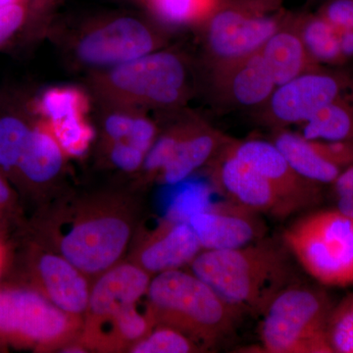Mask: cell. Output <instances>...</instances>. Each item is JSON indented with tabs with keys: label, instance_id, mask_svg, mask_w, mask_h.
<instances>
[{
	"label": "cell",
	"instance_id": "obj_1",
	"mask_svg": "<svg viewBox=\"0 0 353 353\" xmlns=\"http://www.w3.org/2000/svg\"><path fill=\"white\" fill-rule=\"evenodd\" d=\"M190 267L240 312L263 314L279 292L294 284L287 253L263 239L231 250H202Z\"/></svg>",
	"mask_w": 353,
	"mask_h": 353
},
{
	"label": "cell",
	"instance_id": "obj_2",
	"mask_svg": "<svg viewBox=\"0 0 353 353\" xmlns=\"http://www.w3.org/2000/svg\"><path fill=\"white\" fill-rule=\"evenodd\" d=\"M148 308L155 326L182 332L204 350L231 333L241 312L192 272H162L152 279Z\"/></svg>",
	"mask_w": 353,
	"mask_h": 353
},
{
	"label": "cell",
	"instance_id": "obj_3",
	"mask_svg": "<svg viewBox=\"0 0 353 353\" xmlns=\"http://www.w3.org/2000/svg\"><path fill=\"white\" fill-rule=\"evenodd\" d=\"M119 199H97L75 211L57 236L59 254L88 277L117 264L132 234V214Z\"/></svg>",
	"mask_w": 353,
	"mask_h": 353
},
{
	"label": "cell",
	"instance_id": "obj_4",
	"mask_svg": "<svg viewBox=\"0 0 353 353\" xmlns=\"http://www.w3.org/2000/svg\"><path fill=\"white\" fill-rule=\"evenodd\" d=\"M331 303L320 290L294 284L274 297L263 312L260 340L270 353H331Z\"/></svg>",
	"mask_w": 353,
	"mask_h": 353
},
{
	"label": "cell",
	"instance_id": "obj_5",
	"mask_svg": "<svg viewBox=\"0 0 353 353\" xmlns=\"http://www.w3.org/2000/svg\"><path fill=\"white\" fill-rule=\"evenodd\" d=\"M97 83L111 101L141 108H179L190 94L189 65L171 50L153 51L112 67Z\"/></svg>",
	"mask_w": 353,
	"mask_h": 353
},
{
	"label": "cell",
	"instance_id": "obj_6",
	"mask_svg": "<svg viewBox=\"0 0 353 353\" xmlns=\"http://www.w3.org/2000/svg\"><path fill=\"white\" fill-rule=\"evenodd\" d=\"M285 245L322 285H353V218L339 211L311 213L288 228Z\"/></svg>",
	"mask_w": 353,
	"mask_h": 353
},
{
	"label": "cell",
	"instance_id": "obj_7",
	"mask_svg": "<svg viewBox=\"0 0 353 353\" xmlns=\"http://www.w3.org/2000/svg\"><path fill=\"white\" fill-rule=\"evenodd\" d=\"M284 0H222L203 26L208 64L252 54L289 19Z\"/></svg>",
	"mask_w": 353,
	"mask_h": 353
},
{
	"label": "cell",
	"instance_id": "obj_8",
	"mask_svg": "<svg viewBox=\"0 0 353 353\" xmlns=\"http://www.w3.org/2000/svg\"><path fill=\"white\" fill-rule=\"evenodd\" d=\"M83 320L69 314L36 289H0V341L57 350L82 332Z\"/></svg>",
	"mask_w": 353,
	"mask_h": 353
},
{
	"label": "cell",
	"instance_id": "obj_9",
	"mask_svg": "<svg viewBox=\"0 0 353 353\" xmlns=\"http://www.w3.org/2000/svg\"><path fill=\"white\" fill-rule=\"evenodd\" d=\"M353 83L345 70H313L278 85L268 101L256 109L260 124L272 130L308 122L333 103Z\"/></svg>",
	"mask_w": 353,
	"mask_h": 353
},
{
	"label": "cell",
	"instance_id": "obj_10",
	"mask_svg": "<svg viewBox=\"0 0 353 353\" xmlns=\"http://www.w3.org/2000/svg\"><path fill=\"white\" fill-rule=\"evenodd\" d=\"M163 39L141 20L119 17L83 32L74 46L79 62L92 67H115L159 50Z\"/></svg>",
	"mask_w": 353,
	"mask_h": 353
},
{
	"label": "cell",
	"instance_id": "obj_11",
	"mask_svg": "<svg viewBox=\"0 0 353 353\" xmlns=\"http://www.w3.org/2000/svg\"><path fill=\"white\" fill-rule=\"evenodd\" d=\"M208 67L211 94L221 108L256 110L277 87L259 50Z\"/></svg>",
	"mask_w": 353,
	"mask_h": 353
},
{
	"label": "cell",
	"instance_id": "obj_12",
	"mask_svg": "<svg viewBox=\"0 0 353 353\" xmlns=\"http://www.w3.org/2000/svg\"><path fill=\"white\" fill-rule=\"evenodd\" d=\"M226 145L214 158L212 179L230 201L259 214L276 218H285L299 211L281 196L265 176L232 154Z\"/></svg>",
	"mask_w": 353,
	"mask_h": 353
},
{
	"label": "cell",
	"instance_id": "obj_13",
	"mask_svg": "<svg viewBox=\"0 0 353 353\" xmlns=\"http://www.w3.org/2000/svg\"><path fill=\"white\" fill-rule=\"evenodd\" d=\"M226 148L265 176L279 194L299 210L321 201L322 185L299 175L271 141L231 139Z\"/></svg>",
	"mask_w": 353,
	"mask_h": 353
},
{
	"label": "cell",
	"instance_id": "obj_14",
	"mask_svg": "<svg viewBox=\"0 0 353 353\" xmlns=\"http://www.w3.org/2000/svg\"><path fill=\"white\" fill-rule=\"evenodd\" d=\"M259 213L234 203H219L199 209L188 217L202 250H231L264 238Z\"/></svg>",
	"mask_w": 353,
	"mask_h": 353
},
{
	"label": "cell",
	"instance_id": "obj_15",
	"mask_svg": "<svg viewBox=\"0 0 353 353\" xmlns=\"http://www.w3.org/2000/svg\"><path fill=\"white\" fill-rule=\"evenodd\" d=\"M152 275L138 264H116L103 272L90 287L82 331L92 330L112 319L116 313L146 296Z\"/></svg>",
	"mask_w": 353,
	"mask_h": 353
},
{
	"label": "cell",
	"instance_id": "obj_16",
	"mask_svg": "<svg viewBox=\"0 0 353 353\" xmlns=\"http://www.w3.org/2000/svg\"><path fill=\"white\" fill-rule=\"evenodd\" d=\"M32 277L39 292L58 308L82 318L87 311L88 277L59 253L39 252L32 260Z\"/></svg>",
	"mask_w": 353,
	"mask_h": 353
},
{
	"label": "cell",
	"instance_id": "obj_17",
	"mask_svg": "<svg viewBox=\"0 0 353 353\" xmlns=\"http://www.w3.org/2000/svg\"><path fill=\"white\" fill-rule=\"evenodd\" d=\"M202 252L201 243L187 221H165L137 248L134 263L150 275L190 265Z\"/></svg>",
	"mask_w": 353,
	"mask_h": 353
},
{
	"label": "cell",
	"instance_id": "obj_18",
	"mask_svg": "<svg viewBox=\"0 0 353 353\" xmlns=\"http://www.w3.org/2000/svg\"><path fill=\"white\" fill-rule=\"evenodd\" d=\"M231 139L214 129L205 121L188 119L187 127L170 161L160 173L162 182L176 185L194 171L212 161Z\"/></svg>",
	"mask_w": 353,
	"mask_h": 353
},
{
	"label": "cell",
	"instance_id": "obj_19",
	"mask_svg": "<svg viewBox=\"0 0 353 353\" xmlns=\"http://www.w3.org/2000/svg\"><path fill=\"white\" fill-rule=\"evenodd\" d=\"M290 17L292 12L284 27L275 32L259 50L277 87L304 73L324 67L316 63L308 54L290 24Z\"/></svg>",
	"mask_w": 353,
	"mask_h": 353
},
{
	"label": "cell",
	"instance_id": "obj_20",
	"mask_svg": "<svg viewBox=\"0 0 353 353\" xmlns=\"http://www.w3.org/2000/svg\"><path fill=\"white\" fill-rule=\"evenodd\" d=\"M272 132V143L290 166L304 178L320 185H332L343 172L320 154L311 139L304 138L299 132L289 131L287 128Z\"/></svg>",
	"mask_w": 353,
	"mask_h": 353
},
{
	"label": "cell",
	"instance_id": "obj_21",
	"mask_svg": "<svg viewBox=\"0 0 353 353\" xmlns=\"http://www.w3.org/2000/svg\"><path fill=\"white\" fill-rule=\"evenodd\" d=\"M64 154L50 128L38 125L32 128L16 171L32 185H46L61 173Z\"/></svg>",
	"mask_w": 353,
	"mask_h": 353
},
{
	"label": "cell",
	"instance_id": "obj_22",
	"mask_svg": "<svg viewBox=\"0 0 353 353\" xmlns=\"http://www.w3.org/2000/svg\"><path fill=\"white\" fill-rule=\"evenodd\" d=\"M290 24L316 63L321 66H341L345 63L341 57L338 30L319 14L292 12Z\"/></svg>",
	"mask_w": 353,
	"mask_h": 353
},
{
	"label": "cell",
	"instance_id": "obj_23",
	"mask_svg": "<svg viewBox=\"0 0 353 353\" xmlns=\"http://www.w3.org/2000/svg\"><path fill=\"white\" fill-rule=\"evenodd\" d=\"M301 127L299 134L305 139L353 143V83Z\"/></svg>",
	"mask_w": 353,
	"mask_h": 353
},
{
	"label": "cell",
	"instance_id": "obj_24",
	"mask_svg": "<svg viewBox=\"0 0 353 353\" xmlns=\"http://www.w3.org/2000/svg\"><path fill=\"white\" fill-rule=\"evenodd\" d=\"M88 102L83 90L74 87L48 88L39 95L36 110L48 126L85 117Z\"/></svg>",
	"mask_w": 353,
	"mask_h": 353
},
{
	"label": "cell",
	"instance_id": "obj_25",
	"mask_svg": "<svg viewBox=\"0 0 353 353\" xmlns=\"http://www.w3.org/2000/svg\"><path fill=\"white\" fill-rule=\"evenodd\" d=\"M32 127L15 113L0 116V170L16 171Z\"/></svg>",
	"mask_w": 353,
	"mask_h": 353
},
{
	"label": "cell",
	"instance_id": "obj_26",
	"mask_svg": "<svg viewBox=\"0 0 353 353\" xmlns=\"http://www.w3.org/2000/svg\"><path fill=\"white\" fill-rule=\"evenodd\" d=\"M222 0H148L152 10L165 24H203Z\"/></svg>",
	"mask_w": 353,
	"mask_h": 353
},
{
	"label": "cell",
	"instance_id": "obj_27",
	"mask_svg": "<svg viewBox=\"0 0 353 353\" xmlns=\"http://www.w3.org/2000/svg\"><path fill=\"white\" fill-rule=\"evenodd\" d=\"M202 348L178 330L164 325L153 327L145 338L129 348L132 353H190Z\"/></svg>",
	"mask_w": 353,
	"mask_h": 353
},
{
	"label": "cell",
	"instance_id": "obj_28",
	"mask_svg": "<svg viewBox=\"0 0 353 353\" xmlns=\"http://www.w3.org/2000/svg\"><path fill=\"white\" fill-rule=\"evenodd\" d=\"M328 339L333 352L353 353V294L332 309Z\"/></svg>",
	"mask_w": 353,
	"mask_h": 353
},
{
	"label": "cell",
	"instance_id": "obj_29",
	"mask_svg": "<svg viewBox=\"0 0 353 353\" xmlns=\"http://www.w3.org/2000/svg\"><path fill=\"white\" fill-rule=\"evenodd\" d=\"M46 126L50 128L64 152L72 157H80L87 152L94 136V129L88 124L85 117Z\"/></svg>",
	"mask_w": 353,
	"mask_h": 353
},
{
	"label": "cell",
	"instance_id": "obj_30",
	"mask_svg": "<svg viewBox=\"0 0 353 353\" xmlns=\"http://www.w3.org/2000/svg\"><path fill=\"white\" fill-rule=\"evenodd\" d=\"M188 120L175 125L168 130L153 143L150 152L146 154L143 169L148 175H160L164 167L170 161L176 145L185 132Z\"/></svg>",
	"mask_w": 353,
	"mask_h": 353
},
{
	"label": "cell",
	"instance_id": "obj_31",
	"mask_svg": "<svg viewBox=\"0 0 353 353\" xmlns=\"http://www.w3.org/2000/svg\"><path fill=\"white\" fill-rule=\"evenodd\" d=\"M316 12L338 31L353 30V0H325Z\"/></svg>",
	"mask_w": 353,
	"mask_h": 353
},
{
	"label": "cell",
	"instance_id": "obj_32",
	"mask_svg": "<svg viewBox=\"0 0 353 353\" xmlns=\"http://www.w3.org/2000/svg\"><path fill=\"white\" fill-rule=\"evenodd\" d=\"M111 143L110 160L118 169L134 172L143 167L146 153L126 141H114Z\"/></svg>",
	"mask_w": 353,
	"mask_h": 353
},
{
	"label": "cell",
	"instance_id": "obj_33",
	"mask_svg": "<svg viewBox=\"0 0 353 353\" xmlns=\"http://www.w3.org/2000/svg\"><path fill=\"white\" fill-rule=\"evenodd\" d=\"M26 12L19 3L0 7V48L15 37L24 25Z\"/></svg>",
	"mask_w": 353,
	"mask_h": 353
},
{
	"label": "cell",
	"instance_id": "obj_34",
	"mask_svg": "<svg viewBox=\"0 0 353 353\" xmlns=\"http://www.w3.org/2000/svg\"><path fill=\"white\" fill-rule=\"evenodd\" d=\"M138 114L126 111H114L106 116L103 122V131L109 143L126 141L134 127V120Z\"/></svg>",
	"mask_w": 353,
	"mask_h": 353
},
{
	"label": "cell",
	"instance_id": "obj_35",
	"mask_svg": "<svg viewBox=\"0 0 353 353\" xmlns=\"http://www.w3.org/2000/svg\"><path fill=\"white\" fill-rule=\"evenodd\" d=\"M332 185L336 196V209L353 218V165L343 170Z\"/></svg>",
	"mask_w": 353,
	"mask_h": 353
},
{
	"label": "cell",
	"instance_id": "obj_36",
	"mask_svg": "<svg viewBox=\"0 0 353 353\" xmlns=\"http://www.w3.org/2000/svg\"><path fill=\"white\" fill-rule=\"evenodd\" d=\"M339 32V43L343 61L347 62L353 58V30Z\"/></svg>",
	"mask_w": 353,
	"mask_h": 353
},
{
	"label": "cell",
	"instance_id": "obj_37",
	"mask_svg": "<svg viewBox=\"0 0 353 353\" xmlns=\"http://www.w3.org/2000/svg\"><path fill=\"white\" fill-rule=\"evenodd\" d=\"M11 199V192L6 181L0 176V206L6 205Z\"/></svg>",
	"mask_w": 353,
	"mask_h": 353
},
{
	"label": "cell",
	"instance_id": "obj_38",
	"mask_svg": "<svg viewBox=\"0 0 353 353\" xmlns=\"http://www.w3.org/2000/svg\"><path fill=\"white\" fill-rule=\"evenodd\" d=\"M18 1H19V0H0V7L18 3Z\"/></svg>",
	"mask_w": 353,
	"mask_h": 353
},
{
	"label": "cell",
	"instance_id": "obj_39",
	"mask_svg": "<svg viewBox=\"0 0 353 353\" xmlns=\"http://www.w3.org/2000/svg\"><path fill=\"white\" fill-rule=\"evenodd\" d=\"M307 1L309 2V3H313V4L320 3V4H321L322 2L325 1V0H307Z\"/></svg>",
	"mask_w": 353,
	"mask_h": 353
}]
</instances>
